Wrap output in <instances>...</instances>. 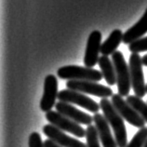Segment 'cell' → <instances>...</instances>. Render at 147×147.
Returning a JSON list of instances; mask_svg holds the SVG:
<instances>
[{
	"mask_svg": "<svg viewBox=\"0 0 147 147\" xmlns=\"http://www.w3.org/2000/svg\"><path fill=\"white\" fill-rule=\"evenodd\" d=\"M147 141V127L140 129L126 147H142Z\"/></svg>",
	"mask_w": 147,
	"mask_h": 147,
	"instance_id": "d6986e66",
	"label": "cell"
},
{
	"mask_svg": "<svg viewBox=\"0 0 147 147\" xmlns=\"http://www.w3.org/2000/svg\"><path fill=\"white\" fill-rule=\"evenodd\" d=\"M58 80L57 77L53 75L46 76L44 81V91L40 100L41 111L48 112L56 105V99H58Z\"/></svg>",
	"mask_w": 147,
	"mask_h": 147,
	"instance_id": "9c48e42d",
	"label": "cell"
},
{
	"mask_svg": "<svg viewBox=\"0 0 147 147\" xmlns=\"http://www.w3.org/2000/svg\"><path fill=\"white\" fill-rule=\"evenodd\" d=\"M123 34L121 30L115 29L110 34L108 38L102 44L100 47V53L104 56H108L117 51V49L123 41Z\"/></svg>",
	"mask_w": 147,
	"mask_h": 147,
	"instance_id": "9a60e30c",
	"label": "cell"
},
{
	"mask_svg": "<svg viewBox=\"0 0 147 147\" xmlns=\"http://www.w3.org/2000/svg\"><path fill=\"white\" fill-rule=\"evenodd\" d=\"M58 76L65 80H85L99 82L102 79V72L93 68L77 66V65H66L58 69Z\"/></svg>",
	"mask_w": 147,
	"mask_h": 147,
	"instance_id": "3957f363",
	"label": "cell"
},
{
	"mask_svg": "<svg viewBox=\"0 0 147 147\" xmlns=\"http://www.w3.org/2000/svg\"><path fill=\"white\" fill-rule=\"evenodd\" d=\"M66 87L68 90L79 91L84 94L94 95L100 98H108L113 96V90L111 88L103 86L98 82L85 80H68L66 82Z\"/></svg>",
	"mask_w": 147,
	"mask_h": 147,
	"instance_id": "5b68a950",
	"label": "cell"
},
{
	"mask_svg": "<svg viewBox=\"0 0 147 147\" xmlns=\"http://www.w3.org/2000/svg\"><path fill=\"white\" fill-rule=\"evenodd\" d=\"M55 108L57 112H59L64 117L72 119L73 121L78 123L79 125H87L90 126L91 123L93 122V117H91L87 113H84L83 111L78 110L71 103L63 102H59L56 103Z\"/></svg>",
	"mask_w": 147,
	"mask_h": 147,
	"instance_id": "7c38bea8",
	"label": "cell"
},
{
	"mask_svg": "<svg viewBox=\"0 0 147 147\" xmlns=\"http://www.w3.org/2000/svg\"><path fill=\"white\" fill-rule=\"evenodd\" d=\"M44 146L45 147H61L60 145H58L56 142H54L53 141H51L50 139H49V140H46L44 142Z\"/></svg>",
	"mask_w": 147,
	"mask_h": 147,
	"instance_id": "7402d4cb",
	"label": "cell"
},
{
	"mask_svg": "<svg viewBox=\"0 0 147 147\" xmlns=\"http://www.w3.org/2000/svg\"><path fill=\"white\" fill-rule=\"evenodd\" d=\"M112 103H113L114 107L117 109V111L119 113V115L121 117L129 122L130 125H132L133 127H145V121L144 119L141 117V115L134 109V108L129 105L127 102V100H125L120 94H114L112 96Z\"/></svg>",
	"mask_w": 147,
	"mask_h": 147,
	"instance_id": "ba28073f",
	"label": "cell"
},
{
	"mask_svg": "<svg viewBox=\"0 0 147 147\" xmlns=\"http://www.w3.org/2000/svg\"><path fill=\"white\" fill-rule=\"evenodd\" d=\"M126 100L141 115V117L147 123V102H144L142 98L137 97L136 95H129Z\"/></svg>",
	"mask_w": 147,
	"mask_h": 147,
	"instance_id": "e0dca14e",
	"label": "cell"
},
{
	"mask_svg": "<svg viewBox=\"0 0 147 147\" xmlns=\"http://www.w3.org/2000/svg\"><path fill=\"white\" fill-rule=\"evenodd\" d=\"M142 64H144V66H147V54L142 58Z\"/></svg>",
	"mask_w": 147,
	"mask_h": 147,
	"instance_id": "603a6c76",
	"label": "cell"
},
{
	"mask_svg": "<svg viewBox=\"0 0 147 147\" xmlns=\"http://www.w3.org/2000/svg\"><path fill=\"white\" fill-rule=\"evenodd\" d=\"M58 99H59L60 102L76 104V105L82 107L93 114H97L100 108L98 102H96L91 98L88 97L87 95L81 93L79 91L68 90V88L61 90L58 94Z\"/></svg>",
	"mask_w": 147,
	"mask_h": 147,
	"instance_id": "52a82bcc",
	"label": "cell"
},
{
	"mask_svg": "<svg viewBox=\"0 0 147 147\" xmlns=\"http://www.w3.org/2000/svg\"><path fill=\"white\" fill-rule=\"evenodd\" d=\"M146 91H147V85H146Z\"/></svg>",
	"mask_w": 147,
	"mask_h": 147,
	"instance_id": "d4e9b609",
	"label": "cell"
},
{
	"mask_svg": "<svg viewBox=\"0 0 147 147\" xmlns=\"http://www.w3.org/2000/svg\"><path fill=\"white\" fill-rule=\"evenodd\" d=\"M93 122L98 130L100 141L102 142L103 147H118L115 138H114L111 132L110 125L104 117L103 115L99 113L95 114L93 117Z\"/></svg>",
	"mask_w": 147,
	"mask_h": 147,
	"instance_id": "4fadbf2b",
	"label": "cell"
},
{
	"mask_svg": "<svg viewBox=\"0 0 147 147\" xmlns=\"http://www.w3.org/2000/svg\"><path fill=\"white\" fill-rule=\"evenodd\" d=\"M46 118L49 122V124L55 126L61 130L71 133L77 138L86 137V129H84L78 123L64 117L59 112L49 111L48 113H46Z\"/></svg>",
	"mask_w": 147,
	"mask_h": 147,
	"instance_id": "8992f818",
	"label": "cell"
},
{
	"mask_svg": "<svg viewBox=\"0 0 147 147\" xmlns=\"http://www.w3.org/2000/svg\"><path fill=\"white\" fill-rule=\"evenodd\" d=\"M142 147H147V141L145 142V144H144V146H142Z\"/></svg>",
	"mask_w": 147,
	"mask_h": 147,
	"instance_id": "cb8c5ba5",
	"label": "cell"
},
{
	"mask_svg": "<svg viewBox=\"0 0 147 147\" xmlns=\"http://www.w3.org/2000/svg\"><path fill=\"white\" fill-rule=\"evenodd\" d=\"M100 109L107 122L114 130L115 138L118 147H126L127 144V135L124 123V118L121 117L117 109L114 107L112 102L107 98H103L100 102Z\"/></svg>",
	"mask_w": 147,
	"mask_h": 147,
	"instance_id": "6da1fadb",
	"label": "cell"
},
{
	"mask_svg": "<svg viewBox=\"0 0 147 147\" xmlns=\"http://www.w3.org/2000/svg\"><path fill=\"white\" fill-rule=\"evenodd\" d=\"M100 47H102V34L100 31L95 30L88 38L84 56V64L86 65V67L92 68L99 61Z\"/></svg>",
	"mask_w": 147,
	"mask_h": 147,
	"instance_id": "8fae6325",
	"label": "cell"
},
{
	"mask_svg": "<svg viewBox=\"0 0 147 147\" xmlns=\"http://www.w3.org/2000/svg\"><path fill=\"white\" fill-rule=\"evenodd\" d=\"M86 139H87L86 144L88 147H100L98 130L96 129L95 125L88 126L86 129Z\"/></svg>",
	"mask_w": 147,
	"mask_h": 147,
	"instance_id": "ac0fdd59",
	"label": "cell"
},
{
	"mask_svg": "<svg viewBox=\"0 0 147 147\" xmlns=\"http://www.w3.org/2000/svg\"><path fill=\"white\" fill-rule=\"evenodd\" d=\"M98 63L106 83L109 86H113V85L117 83V75H115L114 63L108 58V56H100Z\"/></svg>",
	"mask_w": 147,
	"mask_h": 147,
	"instance_id": "2e32d148",
	"label": "cell"
},
{
	"mask_svg": "<svg viewBox=\"0 0 147 147\" xmlns=\"http://www.w3.org/2000/svg\"><path fill=\"white\" fill-rule=\"evenodd\" d=\"M112 61L114 63L115 75H117L118 94H120L122 97L125 96L127 97L129 95L131 88L129 66H127L122 52L118 50L112 54Z\"/></svg>",
	"mask_w": 147,
	"mask_h": 147,
	"instance_id": "7a4b0ae2",
	"label": "cell"
},
{
	"mask_svg": "<svg viewBox=\"0 0 147 147\" xmlns=\"http://www.w3.org/2000/svg\"><path fill=\"white\" fill-rule=\"evenodd\" d=\"M129 49L132 53H140L147 50V36L142 37L129 45Z\"/></svg>",
	"mask_w": 147,
	"mask_h": 147,
	"instance_id": "ffe728a7",
	"label": "cell"
},
{
	"mask_svg": "<svg viewBox=\"0 0 147 147\" xmlns=\"http://www.w3.org/2000/svg\"><path fill=\"white\" fill-rule=\"evenodd\" d=\"M29 147H45L44 142H42V138L38 132H32L29 136L28 141Z\"/></svg>",
	"mask_w": 147,
	"mask_h": 147,
	"instance_id": "44dd1931",
	"label": "cell"
},
{
	"mask_svg": "<svg viewBox=\"0 0 147 147\" xmlns=\"http://www.w3.org/2000/svg\"><path fill=\"white\" fill-rule=\"evenodd\" d=\"M43 132L49 139L61 147H88L84 142L70 137L69 135L65 134L63 130L51 124L45 125L43 127Z\"/></svg>",
	"mask_w": 147,
	"mask_h": 147,
	"instance_id": "30bf717a",
	"label": "cell"
},
{
	"mask_svg": "<svg viewBox=\"0 0 147 147\" xmlns=\"http://www.w3.org/2000/svg\"><path fill=\"white\" fill-rule=\"evenodd\" d=\"M147 33V9L137 24L127 29L123 34V43L130 45L134 41L140 39Z\"/></svg>",
	"mask_w": 147,
	"mask_h": 147,
	"instance_id": "5bb4252c",
	"label": "cell"
},
{
	"mask_svg": "<svg viewBox=\"0 0 147 147\" xmlns=\"http://www.w3.org/2000/svg\"><path fill=\"white\" fill-rule=\"evenodd\" d=\"M142 61L139 53H132L129 57V73L131 88L135 95L142 98L146 94V85L144 82V71H142Z\"/></svg>",
	"mask_w": 147,
	"mask_h": 147,
	"instance_id": "277c9868",
	"label": "cell"
}]
</instances>
